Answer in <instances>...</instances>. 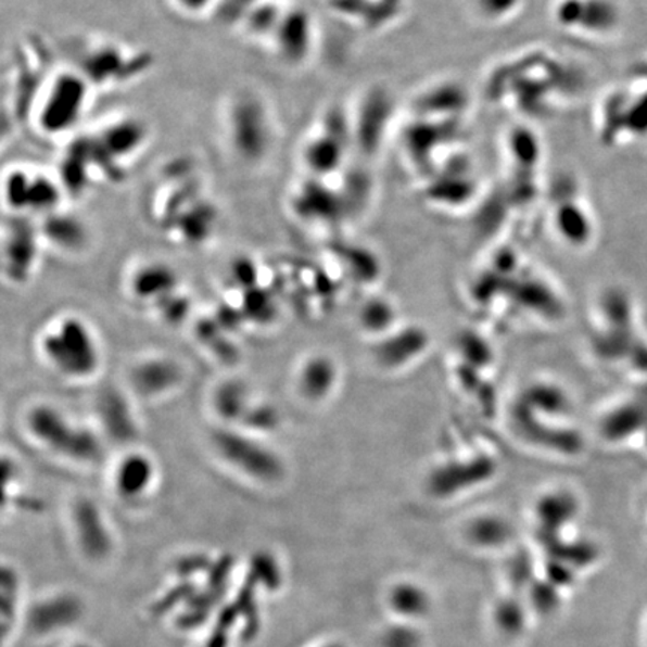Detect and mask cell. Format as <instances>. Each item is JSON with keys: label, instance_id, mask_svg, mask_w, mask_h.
<instances>
[{"label": "cell", "instance_id": "obj_12", "mask_svg": "<svg viewBox=\"0 0 647 647\" xmlns=\"http://www.w3.org/2000/svg\"><path fill=\"white\" fill-rule=\"evenodd\" d=\"M97 417L106 435L118 442H131L138 436V423L131 402L116 389H106L97 398Z\"/></svg>", "mask_w": 647, "mask_h": 647}, {"label": "cell", "instance_id": "obj_13", "mask_svg": "<svg viewBox=\"0 0 647 647\" xmlns=\"http://www.w3.org/2000/svg\"><path fill=\"white\" fill-rule=\"evenodd\" d=\"M148 137V126L143 120L136 117H124L106 125L94 138L106 155L112 156L120 164L122 161L129 160L140 152L144 148Z\"/></svg>", "mask_w": 647, "mask_h": 647}, {"label": "cell", "instance_id": "obj_9", "mask_svg": "<svg viewBox=\"0 0 647 647\" xmlns=\"http://www.w3.org/2000/svg\"><path fill=\"white\" fill-rule=\"evenodd\" d=\"M39 239H42L39 228L30 220L15 219L3 248V267L7 278L14 283H25L34 275L39 256Z\"/></svg>", "mask_w": 647, "mask_h": 647}, {"label": "cell", "instance_id": "obj_11", "mask_svg": "<svg viewBox=\"0 0 647 647\" xmlns=\"http://www.w3.org/2000/svg\"><path fill=\"white\" fill-rule=\"evenodd\" d=\"M312 27L310 15L306 11L294 10L283 14L282 20L274 34L276 51L287 63L305 62L312 50Z\"/></svg>", "mask_w": 647, "mask_h": 647}, {"label": "cell", "instance_id": "obj_16", "mask_svg": "<svg viewBox=\"0 0 647 647\" xmlns=\"http://www.w3.org/2000/svg\"><path fill=\"white\" fill-rule=\"evenodd\" d=\"M211 404L213 413L223 421V426L239 428L255 401L246 382L231 378L215 386Z\"/></svg>", "mask_w": 647, "mask_h": 647}, {"label": "cell", "instance_id": "obj_25", "mask_svg": "<svg viewBox=\"0 0 647 647\" xmlns=\"http://www.w3.org/2000/svg\"><path fill=\"white\" fill-rule=\"evenodd\" d=\"M283 14L286 13H280L278 8L274 5L254 7L244 14L243 18L246 22L244 26L254 37H262V35L274 37L276 27H278Z\"/></svg>", "mask_w": 647, "mask_h": 647}, {"label": "cell", "instance_id": "obj_4", "mask_svg": "<svg viewBox=\"0 0 647 647\" xmlns=\"http://www.w3.org/2000/svg\"><path fill=\"white\" fill-rule=\"evenodd\" d=\"M90 83L81 73L63 71L47 85L45 100L37 109L39 131L58 137L77 126L85 113Z\"/></svg>", "mask_w": 647, "mask_h": 647}, {"label": "cell", "instance_id": "obj_7", "mask_svg": "<svg viewBox=\"0 0 647 647\" xmlns=\"http://www.w3.org/2000/svg\"><path fill=\"white\" fill-rule=\"evenodd\" d=\"M185 370L180 361L168 355H153L137 361L128 373L129 386L137 396L155 401L180 389Z\"/></svg>", "mask_w": 647, "mask_h": 647}, {"label": "cell", "instance_id": "obj_8", "mask_svg": "<svg viewBox=\"0 0 647 647\" xmlns=\"http://www.w3.org/2000/svg\"><path fill=\"white\" fill-rule=\"evenodd\" d=\"M156 461L148 453L131 449L117 460L112 473V487L118 499L136 504L155 489Z\"/></svg>", "mask_w": 647, "mask_h": 647}, {"label": "cell", "instance_id": "obj_1", "mask_svg": "<svg viewBox=\"0 0 647 647\" xmlns=\"http://www.w3.org/2000/svg\"><path fill=\"white\" fill-rule=\"evenodd\" d=\"M38 351L51 370L69 381H88L102 366L100 341L80 315L63 314L46 324Z\"/></svg>", "mask_w": 647, "mask_h": 647}, {"label": "cell", "instance_id": "obj_23", "mask_svg": "<svg viewBox=\"0 0 647 647\" xmlns=\"http://www.w3.org/2000/svg\"><path fill=\"white\" fill-rule=\"evenodd\" d=\"M31 176L27 175L25 169L14 168L8 173L5 183H3V196H5L7 206L15 213L27 211L29 203Z\"/></svg>", "mask_w": 647, "mask_h": 647}, {"label": "cell", "instance_id": "obj_19", "mask_svg": "<svg viewBox=\"0 0 647 647\" xmlns=\"http://www.w3.org/2000/svg\"><path fill=\"white\" fill-rule=\"evenodd\" d=\"M216 216L218 215L212 204L193 201L191 207L183 208L179 216L172 220V230L177 232L180 242L189 246H199L211 237Z\"/></svg>", "mask_w": 647, "mask_h": 647}, {"label": "cell", "instance_id": "obj_10", "mask_svg": "<svg viewBox=\"0 0 647 647\" xmlns=\"http://www.w3.org/2000/svg\"><path fill=\"white\" fill-rule=\"evenodd\" d=\"M149 58L144 54L134 59H126L116 46H102L90 51L83 61L81 74L90 86H105L106 83L124 81L143 73Z\"/></svg>", "mask_w": 647, "mask_h": 647}, {"label": "cell", "instance_id": "obj_17", "mask_svg": "<svg viewBox=\"0 0 647 647\" xmlns=\"http://www.w3.org/2000/svg\"><path fill=\"white\" fill-rule=\"evenodd\" d=\"M81 617V604L71 595H59L31 609L30 625L35 633L47 634L74 625Z\"/></svg>", "mask_w": 647, "mask_h": 647}, {"label": "cell", "instance_id": "obj_14", "mask_svg": "<svg viewBox=\"0 0 647 647\" xmlns=\"http://www.w3.org/2000/svg\"><path fill=\"white\" fill-rule=\"evenodd\" d=\"M179 283V276L168 264L145 263L134 271L129 280V290L134 299L156 306L162 300L177 293Z\"/></svg>", "mask_w": 647, "mask_h": 647}, {"label": "cell", "instance_id": "obj_24", "mask_svg": "<svg viewBox=\"0 0 647 647\" xmlns=\"http://www.w3.org/2000/svg\"><path fill=\"white\" fill-rule=\"evenodd\" d=\"M279 423V411L275 405L255 401L239 428L255 433V435L266 436L267 433L275 432Z\"/></svg>", "mask_w": 647, "mask_h": 647}, {"label": "cell", "instance_id": "obj_15", "mask_svg": "<svg viewBox=\"0 0 647 647\" xmlns=\"http://www.w3.org/2000/svg\"><path fill=\"white\" fill-rule=\"evenodd\" d=\"M334 116L327 118L321 134L307 143L303 153L307 167L317 176L331 175L341 167L345 136L339 134V124H334Z\"/></svg>", "mask_w": 647, "mask_h": 647}, {"label": "cell", "instance_id": "obj_3", "mask_svg": "<svg viewBox=\"0 0 647 647\" xmlns=\"http://www.w3.org/2000/svg\"><path fill=\"white\" fill-rule=\"evenodd\" d=\"M213 452L231 471L258 484H276L286 475L282 457L264 436L248 430L220 426L212 433Z\"/></svg>", "mask_w": 647, "mask_h": 647}, {"label": "cell", "instance_id": "obj_20", "mask_svg": "<svg viewBox=\"0 0 647 647\" xmlns=\"http://www.w3.org/2000/svg\"><path fill=\"white\" fill-rule=\"evenodd\" d=\"M92 167V157H90V138H83L71 145L65 160L62 161L61 172H59V181H61L63 191L71 195H80L89 181V173Z\"/></svg>", "mask_w": 647, "mask_h": 647}, {"label": "cell", "instance_id": "obj_2", "mask_svg": "<svg viewBox=\"0 0 647 647\" xmlns=\"http://www.w3.org/2000/svg\"><path fill=\"white\" fill-rule=\"evenodd\" d=\"M25 426L31 440L62 459L77 465L100 464L104 441L90 426L77 423L58 406L37 404L26 413Z\"/></svg>", "mask_w": 647, "mask_h": 647}, {"label": "cell", "instance_id": "obj_26", "mask_svg": "<svg viewBox=\"0 0 647 647\" xmlns=\"http://www.w3.org/2000/svg\"><path fill=\"white\" fill-rule=\"evenodd\" d=\"M231 278L237 286L244 288V290H252L258 282V267L250 258L236 259L231 266Z\"/></svg>", "mask_w": 647, "mask_h": 647}, {"label": "cell", "instance_id": "obj_18", "mask_svg": "<svg viewBox=\"0 0 647 647\" xmlns=\"http://www.w3.org/2000/svg\"><path fill=\"white\" fill-rule=\"evenodd\" d=\"M39 231L51 246L71 254L81 251L89 240L88 228L83 220L68 213L54 212L45 216Z\"/></svg>", "mask_w": 647, "mask_h": 647}, {"label": "cell", "instance_id": "obj_21", "mask_svg": "<svg viewBox=\"0 0 647 647\" xmlns=\"http://www.w3.org/2000/svg\"><path fill=\"white\" fill-rule=\"evenodd\" d=\"M333 380V365L327 358L314 357L300 369L297 385L303 396L309 401H319L330 392Z\"/></svg>", "mask_w": 647, "mask_h": 647}, {"label": "cell", "instance_id": "obj_29", "mask_svg": "<svg viewBox=\"0 0 647 647\" xmlns=\"http://www.w3.org/2000/svg\"><path fill=\"white\" fill-rule=\"evenodd\" d=\"M71 647H93V646L88 645V643H78V645H74Z\"/></svg>", "mask_w": 647, "mask_h": 647}, {"label": "cell", "instance_id": "obj_22", "mask_svg": "<svg viewBox=\"0 0 647 647\" xmlns=\"http://www.w3.org/2000/svg\"><path fill=\"white\" fill-rule=\"evenodd\" d=\"M62 193L61 181H53L46 176H31L27 211L41 213L45 216L58 212Z\"/></svg>", "mask_w": 647, "mask_h": 647}, {"label": "cell", "instance_id": "obj_5", "mask_svg": "<svg viewBox=\"0 0 647 647\" xmlns=\"http://www.w3.org/2000/svg\"><path fill=\"white\" fill-rule=\"evenodd\" d=\"M228 131L232 149L243 161H263L271 145V122L267 106L258 97L240 94L230 109Z\"/></svg>", "mask_w": 647, "mask_h": 647}, {"label": "cell", "instance_id": "obj_28", "mask_svg": "<svg viewBox=\"0 0 647 647\" xmlns=\"http://www.w3.org/2000/svg\"><path fill=\"white\" fill-rule=\"evenodd\" d=\"M181 11L187 14H201L211 5L212 0H176Z\"/></svg>", "mask_w": 647, "mask_h": 647}, {"label": "cell", "instance_id": "obj_6", "mask_svg": "<svg viewBox=\"0 0 647 647\" xmlns=\"http://www.w3.org/2000/svg\"><path fill=\"white\" fill-rule=\"evenodd\" d=\"M69 517L75 542L86 558L101 560L112 554L113 532L97 500L90 496H78L71 505Z\"/></svg>", "mask_w": 647, "mask_h": 647}, {"label": "cell", "instance_id": "obj_27", "mask_svg": "<svg viewBox=\"0 0 647 647\" xmlns=\"http://www.w3.org/2000/svg\"><path fill=\"white\" fill-rule=\"evenodd\" d=\"M156 307L160 309V314L164 317L165 321L180 322L188 315L189 302L185 295H181L177 291V293L157 303Z\"/></svg>", "mask_w": 647, "mask_h": 647}]
</instances>
